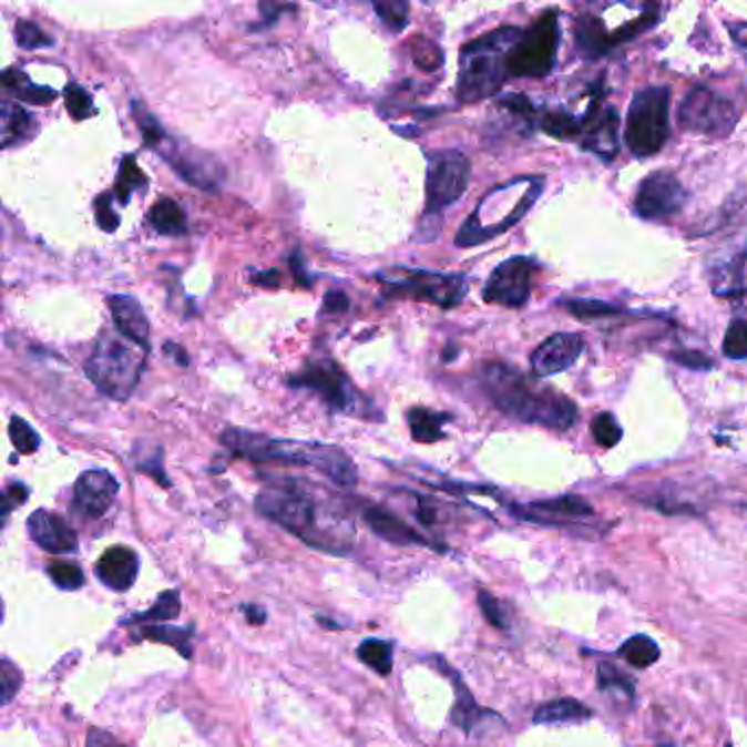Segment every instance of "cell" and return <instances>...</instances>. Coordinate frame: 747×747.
<instances>
[{
	"instance_id": "1",
	"label": "cell",
	"mask_w": 747,
	"mask_h": 747,
	"mask_svg": "<svg viewBox=\"0 0 747 747\" xmlns=\"http://www.w3.org/2000/svg\"><path fill=\"white\" fill-rule=\"evenodd\" d=\"M255 506L311 549L331 555H347L354 549L356 526L342 504L336 498H318L316 489L303 480H279L266 487Z\"/></svg>"
},
{
	"instance_id": "2",
	"label": "cell",
	"mask_w": 747,
	"mask_h": 747,
	"mask_svg": "<svg viewBox=\"0 0 747 747\" xmlns=\"http://www.w3.org/2000/svg\"><path fill=\"white\" fill-rule=\"evenodd\" d=\"M482 383L493 406L515 421L565 432L579 419V408L570 397L509 365H487Z\"/></svg>"
},
{
	"instance_id": "3",
	"label": "cell",
	"mask_w": 747,
	"mask_h": 747,
	"mask_svg": "<svg viewBox=\"0 0 747 747\" xmlns=\"http://www.w3.org/2000/svg\"><path fill=\"white\" fill-rule=\"evenodd\" d=\"M222 446L242 459H250L257 463H280V465H298V468L318 469L329 480L340 487H356L358 468L336 446L327 443H307V441H285L270 439L250 430L228 428L222 432Z\"/></svg>"
},
{
	"instance_id": "4",
	"label": "cell",
	"mask_w": 747,
	"mask_h": 747,
	"mask_svg": "<svg viewBox=\"0 0 747 747\" xmlns=\"http://www.w3.org/2000/svg\"><path fill=\"white\" fill-rule=\"evenodd\" d=\"M544 188V176H518L487 191L463 222L454 244L459 248H475L504 235L524 219V215L542 197Z\"/></svg>"
},
{
	"instance_id": "5",
	"label": "cell",
	"mask_w": 747,
	"mask_h": 747,
	"mask_svg": "<svg viewBox=\"0 0 747 747\" xmlns=\"http://www.w3.org/2000/svg\"><path fill=\"white\" fill-rule=\"evenodd\" d=\"M524 29L500 27L461 49L457 99L478 103L498 93L509 78V58Z\"/></svg>"
},
{
	"instance_id": "6",
	"label": "cell",
	"mask_w": 747,
	"mask_h": 747,
	"mask_svg": "<svg viewBox=\"0 0 747 747\" xmlns=\"http://www.w3.org/2000/svg\"><path fill=\"white\" fill-rule=\"evenodd\" d=\"M145 360L147 349L116 329H103L94 340L84 369L99 392L114 401H125L141 381Z\"/></svg>"
},
{
	"instance_id": "7",
	"label": "cell",
	"mask_w": 747,
	"mask_h": 747,
	"mask_svg": "<svg viewBox=\"0 0 747 747\" xmlns=\"http://www.w3.org/2000/svg\"><path fill=\"white\" fill-rule=\"evenodd\" d=\"M471 165L459 150H439L428 154L426 176V211L419 222V237L423 242L437 239L443 224V211L459 202L469 187Z\"/></svg>"
},
{
	"instance_id": "8",
	"label": "cell",
	"mask_w": 747,
	"mask_h": 747,
	"mask_svg": "<svg viewBox=\"0 0 747 747\" xmlns=\"http://www.w3.org/2000/svg\"><path fill=\"white\" fill-rule=\"evenodd\" d=\"M671 134V89L647 86L634 94L625 119V143L636 158L655 156Z\"/></svg>"
},
{
	"instance_id": "9",
	"label": "cell",
	"mask_w": 747,
	"mask_h": 747,
	"mask_svg": "<svg viewBox=\"0 0 747 747\" xmlns=\"http://www.w3.org/2000/svg\"><path fill=\"white\" fill-rule=\"evenodd\" d=\"M741 112L744 105L733 94L713 86H695L682 99L677 121L686 132L724 141L735 132Z\"/></svg>"
},
{
	"instance_id": "10",
	"label": "cell",
	"mask_w": 747,
	"mask_h": 747,
	"mask_svg": "<svg viewBox=\"0 0 747 747\" xmlns=\"http://www.w3.org/2000/svg\"><path fill=\"white\" fill-rule=\"evenodd\" d=\"M388 296H412L417 300L434 303L443 309H452L468 296L469 279L454 273H430L415 268H386L375 275Z\"/></svg>"
},
{
	"instance_id": "11",
	"label": "cell",
	"mask_w": 747,
	"mask_h": 747,
	"mask_svg": "<svg viewBox=\"0 0 747 747\" xmlns=\"http://www.w3.org/2000/svg\"><path fill=\"white\" fill-rule=\"evenodd\" d=\"M560 11L546 9L518 40L509 58L511 78H546L557 64L560 51Z\"/></svg>"
},
{
	"instance_id": "12",
	"label": "cell",
	"mask_w": 747,
	"mask_h": 747,
	"mask_svg": "<svg viewBox=\"0 0 747 747\" xmlns=\"http://www.w3.org/2000/svg\"><path fill=\"white\" fill-rule=\"evenodd\" d=\"M289 386L311 390L334 412L360 415V417L371 415L369 403L365 401L360 390L354 386L349 375L331 360H316L307 365L300 374L289 379Z\"/></svg>"
},
{
	"instance_id": "13",
	"label": "cell",
	"mask_w": 747,
	"mask_h": 747,
	"mask_svg": "<svg viewBox=\"0 0 747 747\" xmlns=\"http://www.w3.org/2000/svg\"><path fill=\"white\" fill-rule=\"evenodd\" d=\"M538 262L531 257H511L495 266L482 289V298L491 305L522 307L533 294V273Z\"/></svg>"
},
{
	"instance_id": "14",
	"label": "cell",
	"mask_w": 747,
	"mask_h": 747,
	"mask_svg": "<svg viewBox=\"0 0 747 747\" xmlns=\"http://www.w3.org/2000/svg\"><path fill=\"white\" fill-rule=\"evenodd\" d=\"M688 199V193L679 178L671 172H654L649 174L636 191L634 211L641 219L647 222H664L677 215Z\"/></svg>"
},
{
	"instance_id": "15",
	"label": "cell",
	"mask_w": 747,
	"mask_h": 747,
	"mask_svg": "<svg viewBox=\"0 0 747 747\" xmlns=\"http://www.w3.org/2000/svg\"><path fill=\"white\" fill-rule=\"evenodd\" d=\"M154 152H158L181 174V178L193 187L217 191L224 181V170L215 156L195 147H185L170 134L154 147Z\"/></svg>"
},
{
	"instance_id": "16",
	"label": "cell",
	"mask_w": 747,
	"mask_h": 747,
	"mask_svg": "<svg viewBox=\"0 0 747 747\" xmlns=\"http://www.w3.org/2000/svg\"><path fill=\"white\" fill-rule=\"evenodd\" d=\"M511 513L520 520L546 524V526H570L594 515L592 504L579 495H561L553 500H540L529 504H513Z\"/></svg>"
},
{
	"instance_id": "17",
	"label": "cell",
	"mask_w": 747,
	"mask_h": 747,
	"mask_svg": "<svg viewBox=\"0 0 747 747\" xmlns=\"http://www.w3.org/2000/svg\"><path fill=\"white\" fill-rule=\"evenodd\" d=\"M585 349V340L581 334L561 331L549 336L533 354H531V369L535 377H553L563 374L576 365Z\"/></svg>"
},
{
	"instance_id": "18",
	"label": "cell",
	"mask_w": 747,
	"mask_h": 747,
	"mask_svg": "<svg viewBox=\"0 0 747 747\" xmlns=\"http://www.w3.org/2000/svg\"><path fill=\"white\" fill-rule=\"evenodd\" d=\"M119 482L105 469L84 471L73 487L75 509L86 518H101L116 500Z\"/></svg>"
},
{
	"instance_id": "19",
	"label": "cell",
	"mask_w": 747,
	"mask_h": 747,
	"mask_svg": "<svg viewBox=\"0 0 747 747\" xmlns=\"http://www.w3.org/2000/svg\"><path fill=\"white\" fill-rule=\"evenodd\" d=\"M747 237L728 246L708 262V277L717 296L735 298L746 289Z\"/></svg>"
},
{
	"instance_id": "20",
	"label": "cell",
	"mask_w": 747,
	"mask_h": 747,
	"mask_svg": "<svg viewBox=\"0 0 747 747\" xmlns=\"http://www.w3.org/2000/svg\"><path fill=\"white\" fill-rule=\"evenodd\" d=\"M27 531L31 540L47 553H75L78 551V533L73 526L58 513L38 509L27 520Z\"/></svg>"
},
{
	"instance_id": "21",
	"label": "cell",
	"mask_w": 747,
	"mask_h": 747,
	"mask_svg": "<svg viewBox=\"0 0 747 747\" xmlns=\"http://www.w3.org/2000/svg\"><path fill=\"white\" fill-rule=\"evenodd\" d=\"M581 147L594 156H598L601 161H614L621 152V116L618 112L607 105V108H598L583 134V143Z\"/></svg>"
},
{
	"instance_id": "22",
	"label": "cell",
	"mask_w": 747,
	"mask_h": 747,
	"mask_svg": "<svg viewBox=\"0 0 747 747\" xmlns=\"http://www.w3.org/2000/svg\"><path fill=\"white\" fill-rule=\"evenodd\" d=\"M139 567H141V560L139 555L127 549V546H112L108 549L94 565L96 579L114 590V592H125L134 585L136 576H139Z\"/></svg>"
},
{
	"instance_id": "23",
	"label": "cell",
	"mask_w": 747,
	"mask_h": 747,
	"mask_svg": "<svg viewBox=\"0 0 747 747\" xmlns=\"http://www.w3.org/2000/svg\"><path fill=\"white\" fill-rule=\"evenodd\" d=\"M114 329L150 351V320L134 296L114 294L108 298Z\"/></svg>"
},
{
	"instance_id": "24",
	"label": "cell",
	"mask_w": 747,
	"mask_h": 747,
	"mask_svg": "<svg viewBox=\"0 0 747 747\" xmlns=\"http://www.w3.org/2000/svg\"><path fill=\"white\" fill-rule=\"evenodd\" d=\"M574 44L579 53L587 60H598L616 49L603 16L594 13H581L574 20Z\"/></svg>"
},
{
	"instance_id": "25",
	"label": "cell",
	"mask_w": 747,
	"mask_h": 747,
	"mask_svg": "<svg viewBox=\"0 0 747 747\" xmlns=\"http://www.w3.org/2000/svg\"><path fill=\"white\" fill-rule=\"evenodd\" d=\"M365 520L375 535H379L381 540L395 546H412V544L426 546L428 544L415 529H410L406 522H401L397 515H392L390 511L381 506H367Z\"/></svg>"
},
{
	"instance_id": "26",
	"label": "cell",
	"mask_w": 747,
	"mask_h": 747,
	"mask_svg": "<svg viewBox=\"0 0 747 747\" xmlns=\"http://www.w3.org/2000/svg\"><path fill=\"white\" fill-rule=\"evenodd\" d=\"M439 664L443 666L446 673H450V677H452V682H454V688L459 690V693H457V704H454V708H452V724H454V726H459L463 733H468L469 735V733H473V730L482 724V719H500L495 713H491V710H487V708H480V706L475 704V699L471 697L468 686L461 682L459 673H454L452 668H448V666L443 664V659H439Z\"/></svg>"
},
{
	"instance_id": "27",
	"label": "cell",
	"mask_w": 747,
	"mask_h": 747,
	"mask_svg": "<svg viewBox=\"0 0 747 747\" xmlns=\"http://www.w3.org/2000/svg\"><path fill=\"white\" fill-rule=\"evenodd\" d=\"M592 717H594L592 708H587L579 699H574V697H560V699L542 704L535 710L533 722L535 724H546V726H553V724H583V722H587Z\"/></svg>"
},
{
	"instance_id": "28",
	"label": "cell",
	"mask_w": 747,
	"mask_h": 747,
	"mask_svg": "<svg viewBox=\"0 0 747 747\" xmlns=\"http://www.w3.org/2000/svg\"><path fill=\"white\" fill-rule=\"evenodd\" d=\"M147 222H150V226L158 235L176 237V235H185L187 233V215H185L183 206L176 199H172V197H161L152 206V211L147 213Z\"/></svg>"
},
{
	"instance_id": "29",
	"label": "cell",
	"mask_w": 747,
	"mask_h": 747,
	"mask_svg": "<svg viewBox=\"0 0 747 747\" xmlns=\"http://www.w3.org/2000/svg\"><path fill=\"white\" fill-rule=\"evenodd\" d=\"M35 134V121L33 116L18 103L4 101L2 103V147L9 150L11 145H18Z\"/></svg>"
},
{
	"instance_id": "30",
	"label": "cell",
	"mask_w": 747,
	"mask_h": 747,
	"mask_svg": "<svg viewBox=\"0 0 747 747\" xmlns=\"http://www.w3.org/2000/svg\"><path fill=\"white\" fill-rule=\"evenodd\" d=\"M450 421V415L443 412H434L430 408H410L408 410V426H410V434L415 441L419 443H437L441 439H446L443 426Z\"/></svg>"
},
{
	"instance_id": "31",
	"label": "cell",
	"mask_w": 747,
	"mask_h": 747,
	"mask_svg": "<svg viewBox=\"0 0 747 747\" xmlns=\"http://www.w3.org/2000/svg\"><path fill=\"white\" fill-rule=\"evenodd\" d=\"M560 307L570 311L579 320H596V318H614L625 309L614 303H605L601 298H561Z\"/></svg>"
},
{
	"instance_id": "32",
	"label": "cell",
	"mask_w": 747,
	"mask_h": 747,
	"mask_svg": "<svg viewBox=\"0 0 747 747\" xmlns=\"http://www.w3.org/2000/svg\"><path fill=\"white\" fill-rule=\"evenodd\" d=\"M181 616V592L178 590H167L163 592L156 603L141 614H134L130 621H125V625H136V623H167V621H176Z\"/></svg>"
},
{
	"instance_id": "33",
	"label": "cell",
	"mask_w": 747,
	"mask_h": 747,
	"mask_svg": "<svg viewBox=\"0 0 747 747\" xmlns=\"http://www.w3.org/2000/svg\"><path fill=\"white\" fill-rule=\"evenodd\" d=\"M596 682L601 693L614 695L618 699H634L636 695V684L632 677H627L618 666L612 662H601L596 668Z\"/></svg>"
},
{
	"instance_id": "34",
	"label": "cell",
	"mask_w": 747,
	"mask_h": 747,
	"mask_svg": "<svg viewBox=\"0 0 747 747\" xmlns=\"http://www.w3.org/2000/svg\"><path fill=\"white\" fill-rule=\"evenodd\" d=\"M2 82H4V89H7V91L16 93L18 99H22V101H27V103H33V105H47V103H51V101L58 96L55 91H51V89H47V86H35V84H31L29 78H27L24 73L13 71V69L4 71Z\"/></svg>"
},
{
	"instance_id": "35",
	"label": "cell",
	"mask_w": 747,
	"mask_h": 747,
	"mask_svg": "<svg viewBox=\"0 0 747 747\" xmlns=\"http://www.w3.org/2000/svg\"><path fill=\"white\" fill-rule=\"evenodd\" d=\"M141 636L152 643H163L174 649H178L183 657H191V641H193V627H176V625H150L141 630Z\"/></svg>"
},
{
	"instance_id": "36",
	"label": "cell",
	"mask_w": 747,
	"mask_h": 747,
	"mask_svg": "<svg viewBox=\"0 0 747 747\" xmlns=\"http://www.w3.org/2000/svg\"><path fill=\"white\" fill-rule=\"evenodd\" d=\"M145 187H147V178H145L143 170L136 165L134 156H125L119 165V176H116V185H114L119 204L125 206L139 188Z\"/></svg>"
},
{
	"instance_id": "37",
	"label": "cell",
	"mask_w": 747,
	"mask_h": 747,
	"mask_svg": "<svg viewBox=\"0 0 747 747\" xmlns=\"http://www.w3.org/2000/svg\"><path fill=\"white\" fill-rule=\"evenodd\" d=\"M618 655L625 657L636 668H649L659 659V647L649 636H632L618 647Z\"/></svg>"
},
{
	"instance_id": "38",
	"label": "cell",
	"mask_w": 747,
	"mask_h": 747,
	"mask_svg": "<svg viewBox=\"0 0 747 747\" xmlns=\"http://www.w3.org/2000/svg\"><path fill=\"white\" fill-rule=\"evenodd\" d=\"M358 657L362 664L374 668L377 675L386 677L392 671V643L379 641V638H367L358 647Z\"/></svg>"
},
{
	"instance_id": "39",
	"label": "cell",
	"mask_w": 747,
	"mask_h": 747,
	"mask_svg": "<svg viewBox=\"0 0 747 747\" xmlns=\"http://www.w3.org/2000/svg\"><path fill=\"white\" fill-rule=\"evenodd\" d=\"M134 468L147 475H152L156 482L163 487H170V478L163 468V448L161 446H147V443H136L134 446Z\"/></svg>"
},
{
	"instance_id": "40",
	"label": "cell",
	"mask_w": 747,
	"mask_h": 747,
	"mask_svg": "<svg viewBox=\"0 0 747 747\" xmlns=\"http://www.w3.org/2000/svg\"><path fill=\"white\" fill-rule=\"evenodd\" d=\"M495 105L500 110L509 112L518 121V125H526L529 132L535 127V114H538V110H535V103L526 94H502V96H498Z\"/></svg>"
},
{
	"instance_id": "41",
	"label": "cell",
	"mask_w": 747,
	"mask_h": 747,
	"mask_svg": "<svg viewBox=\"0 0 747 747\" xmlns=\"http://www.w3.org/2000/svg\"><path fill=\"white\" fill-rule=\"evenodd\" d=\"M590 430H592L594 441L601 448H605V450L616 448L621 443V439H623V428H621V423L616 421V417L612 412L596 415L594 421H592V426H590Z\"/></svg>"
},
{
	"instance_id": "42",
	"label": "cell",
	"mask_w": 747,
	"mask_h": 747,
	"mask_svg": "<svg viewBox=\"0 0 747 747\" xmlns=\"http://www.w3.org/2000/svg\"><path fill=\"white\" fill-rule=\"evenodd\" d=\"M47 574L60 590H80L86 583L82 567L73 561H53L47 565Z\"/></svg>"
},
{
	"instance_id": "43",
	"label": "cell",
	"mask_w": 747,
	"mask_h": 747,
	"mask_svg": "<svg viewBox=\"0 0 747 747\" xmlns=\"http://www.w3.org/2000/svg\"><path fill=\"white\" fill-rule=\"evenodd\" d=\"M722 351L728 360H747V318H735L724 336Z\"/></svg>"
},
{
	"instance_id": "44",
	"label": "cell",
	"mask_w": 747,
	"mask_h": 747,
	"mask_svg": "<svg viewBox=\"0 0 747 747\" xmlns=\"http://www.w3.org/2000/svg\"><path fill=\"white\" fill-rule=\"evenodd\" d=\"M9 437H11L13 448L20 454H33L40 448L38 432L22 417H11V421H9Z\"/></svg>"
},
{
	"instance_id": "45",
	"label": "cell",
	"mask_w": 747,
	"mask_h": 747,
	"mask_svg": "<svg viewBox=\"0 0 747 747\" xmlns=\"http://www.w3.org/2000/svg\"><path fill=\"white\" fill-rule=\"evenodd\" d=\"M16 42L20 49H29V51H35V49H47L53 44V40L31 20H18L16 22Z\"/></svg>"
},
{
	"instance_id": "46",
	"label": "cell",
	"mask_w": 747,
	"mask_h": 747,
	"mask_svg": "<svg viewBox=\"0 0 747 747\" xmlns=\"http://www.w3.org/2000/svg\"><path fill=\"white\" fill-rule=\"evenodd\" d=\"M64 99H66V108H69V112H71V116L75 121H84V119L93 116L94 112H96L94 110L93 96H91V93L86 89H82L80 84H69L66 91H64Z\"/></svg>"
},
{
	"instance_id": "47",
	"label": "cell",
	"mask_w": 747,
	"mask_h": 747,
	"mask_svg": "<svg viewBox=\"0 0 747 747\" xmlns=\"http://www.w3.org/2000/svg\"><path fill=\"white\" fill-rule=\"evenodd\" d=\"M374 9L392 33H399L408 27V2H375Z\"/></svg>"
},
{
	"instance_id": "48",
	"label": "cell",
	"mask_w": 747,
	"mask_h": 747,
	"mask_svg": "<svg viewBox=\"0 0 747 747\" xmlns=\"http://www.w3.org/2000/svg\"><path fill=\"white\" fill-rule=\"evenodd\" d=\"M20 686H22V673L18 671V666L9 657H2V666H0V702H2V706L11 704V699L20 690Z\"/></svg>"
},
{
	"instance_id": "49",
	"label": "cell",
	"mask_w": 747,
	"mask_h": 747,
	"mask_svg": "<svg viewBox=\"0 0 747 747\" xmlns=\"http://www.w3.org/2000/svg\"><path fill=\"white\" fill-rule=\"evenodd\" d=\"M478 605H480V612H482V616L487 618V623L491 627H495V630H506L509 627L504 607H502V603L491 592L480 590L478 592Z\"/></svg>"
},
{
	"instance_id": "50",
	"label": "cell",
	"mask_w": 747,
	"mask_h": 747,
	"mask_svg": "<svg viewBox=\"0 0 747 747\" xmlns=\"http://www.w3.org/2000/svg\"><path fill=\"white\" fill-rule=\"evenodd\" d=\"M94 215H96V224L101 226V231H108V233H114L121 217L119 213L112 211V195L110 193H101L94 202Z\"/></svg>"
},
{
	"instance_id": "51",
	"label": "cell",
	"mask_w": 747,
	"mask_h": 747,
	"mask_svg": "<svg viewBox=\"0 0 747 747\" xmlns=\"http://www.w3.org/2000/svg\"><path fill=\"white\" fill-rule=\"evenodd\" d=\"M419 40H421V47H423V49H417V51H415V62H417V66H421V69L428 71V73L441 69V66H443V51H441L434 42H430V40H423V38H419Z\"/></svg>"
},
{
	"instance_id": "52",
	"label": "cell",
	"mask_w": 747,
	"mask_h": 747,
	"mask_svg": "<svg viewBox=\"0 0 747 747\" xmlns=\"http://www.w3.org/2000/svg\"><path fill=\"white\" fill-rule=\"evenodd\" d=\"M673 360L688 371H713V367H715V360L710 356H706L702 351H690V349L673 354Z\"/></svg>"
},
{
	"instance_id": "53",
	"label": "cell",
	"mask_w": 747,
	"mask_h": 747,
	"mask_svg": "<svg viewBox=\"0 0 747 747\" xmlns=\"http://www.w3.org/2000/svg\"><path fill=\"white\" fill-rule=\"evenodd\" d=\"M29 498V487H24L22 482H13L4 489V500H2V518H7L16 506L24 504Z\"/></svg>"
},
{
	"instance_id": "54",
	"label": "cell",
	"mask_w": 747,
	"mask_h": 747,
	"mask_svg": "<svg viewBox=\"0 0 747 747\" xmlns=\"http://www.w3.org/2000/svg\"><path fill=\"white\" fill-rule=\"evenodd\" d=\"M86 747H127L123 746L119 739H114L110 733L101 728H91L86 737Z\"/></svg>"
},
{
	"instance_id": "55",
	"label": "cell",
	"mask_w": 747,
	"mask_h": 747,
	"mask_svg": "<svg viewBox=\"0 0 747 747\" xmlns=\"http://www.w3.org/2000/svg\"><path fill=\"white\" fill-rule=\"evenodd\" d=\"M728 33L733 42L739 47V51L746 55L747 60V22H728Z\"/></svg>"
},
{
	"instance_id": "56",
	"label": "cell",
	"mask_w": 747,
	"mask_h": 747,
	"mask_svg": "<svg viewBox=\"0 0 747 747\" xmlns=\"http://www.w3.org/2000/svg\"><path fill=\"white\" fill-rule=\"evenodd\" d=\"M347 307H349L347 294H342V291H338V289L327 291V296H325V309H327V311L338 314V311H347Z\"/></svg>"
},
{
	"instance_id": "57",
	"label": "cell",
	"mask_w": 747,
	"mask_h": 747,
	"mask_svg": "<svg viewBox=\"0 0 747 747\" xmlns=\"http://www.w3.org/2000/svg\"><path fill=\"white\" fill-rule=\"evenodd\" d=\"M417 502H419V506H417V518H419V522H423L426 526H432V524L437 522V506H434L432 502L423 500V498H419Z\"/></svg>"
},
{
	"instance_id": "58",
	"label": "cell",
	"mask_w": 747,
	"mask_h": 747,
	"mask_svg": "<svg viewBox=\"0 0 747 747\" xmlns=\"http://www.w3.org/2000/svg\"><path fill=\"white\" fill-rule=\"evenodd\" d=\"M165 356H167V358H172L174 362H178L181 367H187L188 365V356L185 354V349H183L181 345L167 342V345H165Z\"/></svg>"
},
{
	"instance_id": "59",
	"label": "cell",
	"mask_w": 747,
	"mask_h": 747,
	"mask_svg": "<svg viewBox=\"0 0 747 747\" xmlns=\"http://www.w3.org/2000/svg\"><path fill=\"white\" fill-rule=\"evenodd\" d=\"M244 614L250 618L253 625H262L266 621V612L257 605H244Z\"/></svg>"
},
{
	"instance_id": "60",
	"label": "cell",
	"mask_w": 747,
	"mask_h": 747,
	"mask_svg": "<svg viewBox=\"0 0 747 747\" xmlns=\"http://www.w3.org/2000/svg\"><path fill=\"white\" fill-rule=\"evenodd\" d=\"M323 627H329V630H340V625H336V621H329V618H323V616H318L316 618Z\"/></svg>"
}]
</instances>
